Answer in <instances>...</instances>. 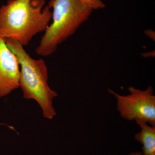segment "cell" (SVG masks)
Here are the masks:
<instances>
[{
	"label": "cell",
	"mask_w": 155,
	"mask_h": 155,
	"mask_svg": "<svg viewBox=\"0 0 155 155\" xmlns=\"http://www.w3.org/2000/svg\"><path fill=\"white\" fill-rule=\"evenodd\" d=\"M48 5L53 9V22L35 49L42 57L54 53L59 45L75 33L93 12L80 0H50Z\"/></svg>",
	"instance_id": "3957f363"
},
{
	"label": "cell",
	"mask_w": 155,
	"mask_h": 155,
	"mask_svg": "<svg viewBox=\"0 0 155 155\" xmlns=\"http://www.w3.org/2000/svg\"><path fill=\"white\" fill-rule=\"evenodd\" d=\"M19 65L17 57L0 37V98L19 87Z\"/></svg>",
	"instance_id": "5b68a950"
},
{
	"label": "cell",
	"mask_w": 155,
	"mask_h": 155,
	"mask_svg": "<svg viewBox=\"0 0 155 155\" xmlns=\"http://www.w3.org/2000/svg\"><path fill=\"white\" fill-rule=\"evenodd\" d=\"M140 128L134 139L142 145L143 155H155V126L142 121H135Z\"/></svg>",
	"instance_id": "8992f818"
},
{
	"label": "cell",
	"mask_w": 155,
	"mask_h": 155,
	"mask_svg": "<svg viewBox=\"0 0 155 155\" xmlns=\"http://www.w3.org/2000/svg\"><path fill=\"white\" fill-rule=\"evenodd\" d=\"M45 0H8L0 8V37L11 39L24 47L45 31L52 13Z\"/></svg>",
	"instance_id": "6da1fadb"
},
{
	"label": "cell",
	"mask_w": 155,
	"mask_h": 155,
	"mask_svg": "<svg viewBox=\"0 0 155 155\" xmlns=\"http://www.w3.org/2000/svg\"><path fill=\"white\" fill-rule=\"evenodd\" d=\"M81 2L93 10L103 9L105 7V5L101 0H80Z\"/></svg>",
	"instance_id": "52a82bcc"
},
{
	"label": "cell",
	"mask_w": 155,
	"mask_h": 155,
	"mask_svg": "<svg viewBox=\"0 0 155 155\" xmlns=\"http://www.w3.org/2000/svg\"><path fill=\"white\" fill-rule=\"evenodd\" d=\"M8 47L17 57L21 67L19 87L22 89L23 97L36 101L41 108L46 119L52 120L57 115L53 100L58 94L48 84V67L41 59L31 58L24 47L11 39H4Z\"/></svg>",
	"instance_id": "7a4b0ae2"
},
{
	"label": "cell",
	"mask_w": 155,
	"mask_h": 155,
	"mask_svg": "<svg viewBox=\"0 0 155 155\" xmlns=\"http://www.w3.org/2000/svg\"><path fill=\"white\" fill-rule=\"evenodd\" d=\"M130 94L121 95L112 90L116 99L117 109L120 116L128 121H140L155 126V96L152 87L141 90L133 86L128 88Z\"/></svg>",
	"instance_id": "277c9868"
},
{
	"label": "cell",
	"mask_w": 155,
	"mask_h": 155,
	"mask_svg": "<svg viewBox=\"0 0 155 155\" xmlns=\"http://www.w3.org/2000/svg\"><path fill=\"white\" fill-rule=\"evenodd\" d=\"M127 155H143L142 152H131Z\"/></svg>",
	"instance_id": "ba28073f"
}]
</instances>
